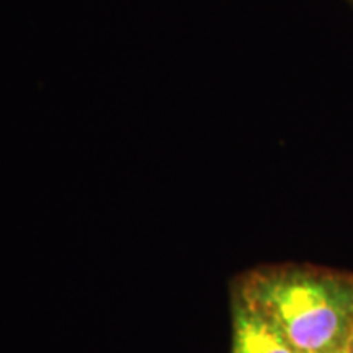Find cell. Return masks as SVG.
Segmentation results:
<instances>
[{
	"mask_svg": "<svg viewBox=\"0 0 353 353\" xmlns=\"http://www.w3.org/2000/svg\"><path fill=\"white\" fill-rule=\"evenodd\" d=\"M237 301L270 321L298 353H343L353 334V276L267 268L244 276Z\"/></svg>",
	"mask_w": 353,
	"mask_h": 353,
	"instance_id": "1",
	"label": "cell"
},
{
	"mask_svg": "<svg viewBox=\"0 0 353 353\" xmlns=\"http://www.w3.org/2000/svg\"><path fill=\"white\" fill-rule=\"evenodd\" d=\"M231 353H298L270 321L236 299Z\"/></svg>",
	"mask_w": 353,
	"mask_h": 353,
	"instance_id": "2",
	"label": "cell"
},
{
	"mask_svg": "<svg viewBox=\"0 0 353 353\" xmlns=\"http://www.w3.org/2000/svg\"><path fill=\"white\" fill-rule=\"evenodd\" d=\"M343 353H353V334H352V339H350V342H348V345H347L345 352H343Z\"/></svg>",
	"mask_w": 353,
	"mask_h": 353,
	"instance_id": "3",
	"label": "cell"
},
{
	"mask_svg": "<svg viewBox=\"0 0 353 353\" xmlns=\"http://www.w3.org/2000/svg\"><path fill=\"white\" fill-rule=\"evenodd\" d=\"M350 2H352V3H353V0H350Z\"/></svg>",
	"mask_w": 353,
	"mask_h": 353,
	"instance_id": "4",
	"label": "cell"
}]
</instances>
